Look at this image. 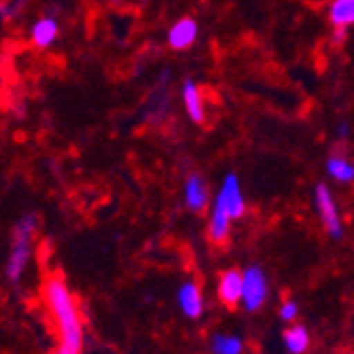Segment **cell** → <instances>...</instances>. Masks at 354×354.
Here are the masks:
<instances>
[{"mask_svg": "<svg viewBox=\"0 0 354 354\" xmlns=\"http://www.w3.org/2000/svg\"><path fill=\"white\" fill-rule=\"evenodd\" d=\"M180 98H183V106L187 117L200 125L206 121V106H204V98H202V91L200 85L193 81V79H185L183 87H180Z\"/></svg>", "mask_w": 354, "mask_h": 354, "instance_id": "obj_11", "label": "cell"}, {"mask_svg": "<svg viewBox=\"0 0 354 354\" xmlns=\"http://www.w3.org/2000/svg\"><path fill=\"white\" fill-rule=\"evenodd\" d=\"M327 15L333 28L354 26V0H331Z\"/></svg>", "mask_w": 354, "mask_h": 354, "instance_id": "obj_16", "label": "cell"}, {"mask_svg": "<svg viewBox=\"0 0 354 354\" xmlns=\"http://www.w3.org/2000/svg\"><path fill=\"white\" fill-rule=\"evenodd\" d=\"M327 174L331 176V180L339 183V185H352L354 183V162L342 153H333L327 159Z\"/></svg>", "mask_w": 354, "mask_h": 354, "instance_id": "obj_15", "label": "cell"}, {"mask_svg": "<svg viewBox=\"0 0 354 354\" xmlns=\"http://www.w3.org/2000/svg\"><path fill=\"white\" fill-rule=\"evenodd\" d=\"M270 299V280L263 268L248 266L242 270V301L240 308L248 314L259 312Z\"/></svg>", "mask_w": 354, "mask_h": 354, "instance_id": "obj_3", "label": "cell"}, {"mask_svg": "<svg viewBox=\"0 0 354 354\" xmlns=\"http://www.w3.org/2000/svg\"><path fill=\"white\" fill-rule=\"evenodd\" d=\"M337 134H339V138H348L350 136V125H348V121H342L337 125Z\"/></svg>", "mask_w": 354, "mask_h": 354, "instance_id": "obj_19", "label": "cell"}, {"mask_svg": "<svg viewBox=\"0 0 354 354\" xmlns=\"http://www.w3.org/2000/svg\"><path fill=\"white\" fill-rule=\"evenodd\" d=\"M41 227V216L37 212H24L11 230V244L5 261V276L15 286L24 280L28 266L35 257V238Z\"/></svg>", "mask_w": 354, "mask_h": 354, "instance_id": "obj_2", "label": "cell"}, {"mask_svg": "<svg viewBox=\"0 0 354 354\" xmlns=\"http://www.w3.org/2000/svg\"><path fill=\"white\" fill-rule=\"evenodd\" d=\"M333 41L335 43H344L346 41V35H348V28H335V32H333Z\"/></svg>", "mask_w": 354, "mask_h": 354, "instance_id": "obj_18", "label": "cell"}, {"mask_svg": "<svg viewBox=\"0 0 354 354\" xmlns=\"http://www.w3.org/2000/svg\"><path fill=\"white\" fill-rule=\"evenodd\" d=\"M176 304H178V310H180V314L185 318H189V320L202 318V314L206 310L202 286L196 280H185V282H180L178 284V291H176Z\"/></svg>", "mask_w": 354, "mask_h": 354, "instance_id": "obj_7", "label": "cell"}, {"mask_svg": "<svg viewBox=\"0 0 354 354\" xmlns=\"http://www.w3.org/2000/svg\"><path fill=\"white\" fill-rule=\"evenodd\" d=\"M301 310H299V304L295 299H284L278 308V316L282 323H288V325H293L297 323V318H299Z\"/></svg>", "mask_w": 354, "mask_h": 354, "instance_id": "obj_17", "label": "cell"}, {"mask_svg": "<svg viewBox=\"0 0 354 354\" xmlns=\"http://www.w3.org/2000/svg\"><path fill=\"white\" fill-rule=\"evenodd\" d=\"M198 35H200V26L198 21L185 15L180 19H176L170 30H168V37H166V43L172 51H185L189 49L193 43L198 41Z\"/></svg>", "mask_w": 354, "mask_h": 354, "instance_id": "obj_9", "label": "cell"}, {"mask_svg": "<svg viewBox=\"0 0 354 354\" xmlns=\"http://www.w3.org/2000/svg\"><path fill=\"white\" fill-rule=\"evenodd\" d=\"M183 202H185L187 210L193 212V214H202V212H206L210 208V204H212L210 187H208V180L200 172H191L185 178Z\"/></svg>", "mask_w": 354, "mask_h": 354, "instance_id": "obj_6", "label": "cell"}, {"mask_svg": "<svg viewBox=\"0 0 354 354\" xmlns=\"http://www.w3.org/2000/svg\"><path fill=\"white\" fill-rule=\"evenodd\" d=\"M352 354H354V352H352Z\"/></svg>", "mask_w": 354, "mask_h": 354, "instance_id": "obj_21", "label": "cell"}, {"mask_svg": "<svg viewBox=\"0 0 354 354\" xmlns=\"http://www.w3.org/2000/svg\"><path fill=\"white\" fill-rule=\"evenodd\" d=\"M208 352L210 354H244L246 352V342L242 335L232 333V331H216L210 335L208 342Z\"/></svg>", "mask_w": 354, "mask_h": 354, "instance_id": "obj_14", "label": "cell"}, {"mask_svg": "<svg viewBox=\"0 0 354 354\" xmlns=\"http://www.w3.org/2000/svg\"><path fill=\"white\" fill-rule=\"evenodd\" d=\"M312 346V335L306 325L293 323L282 333V348L286 354H306Z\"/></svg>", "mask_w": 354, "mask_h": 354, "instance_id": "obj_13", "label": "cell"}, {"mask_svg": "<svg viewBox=\"0 0 354 354\" xmlns=\"http://www.w3.org/2000/svg\"><path fill=\"white\" fill-rule=\"evenodd\" d=\"M51 354H77V352H73V350H68V348H64V346H57Z\"/></svg>", "mask_w": 354, "mask_h": 354, "instance_id": "obj_20", "label": "cell"}, {"mask_svg": "<svg viewBox=\"0 0 354 354\" xmlns=\"http://www.w3.org/2000/svg\"><path fill=\"white\" fill-rule=\"evenodd\" d=\"M314 210H316L318 221L323 223L325 232L333 240L344 238V218H342L339 206L335 202V196L331 193V189L325 183L314 187Z\"/></svg>", "mask_w": 354, "mask_h": 354, "instance_id": "obj_4", "label": "cell"}, {"mask_svg": "<svg viewBox=\"0 0 354 354\" xmlns=\"http://www.w3.org/2000/svg\"><path fill=\"white\" fill-rule=\"evenodd\" d=\"M212 202L223 208L225 212H227V216L232 221H240L244 214H246V198H244V191H242V183L238 178L236 172H230L225 174L216 196L212 198Z\"/></svg>", "mask_w": 354, "mask_h": 354, "instance_id": "obj_5", "label": "cell"}, {"mask_svg": "<svg viewBox=\"0 0 354 354\" xmlns=\"http://www.w3.org/2000/svg\"><path fill=\"white\" fill-rule=\"evenodd\" d=\"M216 297L225 308H240L242 301V270L230 268L218 274L216 280Z\"/></svg>", "mask_w": 354, "mask_h": 354, "instance_id": "obj_8", "label": "cell"}, {"mask_svg": "<svg viewBox=\"0 0 354 354\" xmlns=\"http://www.w3.org/2000/svg\"><path fill=\"white\" fill-rule=\"evenodd\" d=\"M41 295H43V304L47 308V312L51 314V320L55 325L59 346L81 354L83 337H85L83 318H81L79 304L71 291L66 278L57 272L47 274L43 280V286H41Z\"/></svg>", "mask_w": 354, "mask_h": 354, "instance_id": "obj_1", "label": "cell"}, {"mask_svg": "<svg viewBox=\"0 0 354 354\" xmlns=\"http://www.w3.org/2000/svg\"><path fill=\"white\" fill-rule=\"evenodd\" d=\"M232 218L223 208H218L214 202L210 204V216H208V240L212 244H225L232 234Z\"/></svg>", "mask_w": 354, "mask_h": 354, "instance_id": "obj_12", "label": "cell"}, {"mask_svg": "<svg viewBox=\"0 0 354 354\" xmlns=\"http://www.w3.org/2000/svg\"><path fill=\"white\" fill-rule=\"evenodd\" d=\"M59 37V19L53 13H43L30 26V43L37 49H49Z\"/></svg>", "mask_w": 354, "mask_h": 354, "instance_id": "obj_10", "label": "cell"}]
</instances>
